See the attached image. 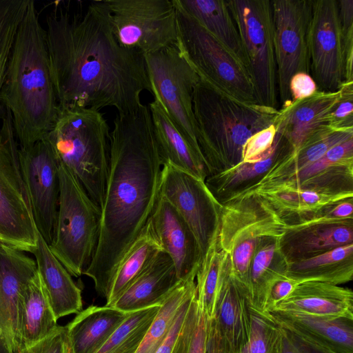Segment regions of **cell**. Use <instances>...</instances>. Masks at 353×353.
<instances>
[{
	"label": "cell",
	"instance_id": "6da1fadb",
	"mask_svg": "<svg viewBox=\"0 0 353 353\" xmlns=\"http://www.w3.org/2000/svg\"><path fill=\"white\" fill-rule=\"evenodd\" d=\"M49 65L59 108L78 106L119 114L137 109L152 92L144 55L117 41L103 1L83 14L60 12L46 17Z\"/></svg>",
	"mask_w": 353,
	"mask_h": 353
},
{
	"label": "cell",
	"instance_id": "7a4b0ae2",
	"mask_svg": "<svg viewBox=\"0 0 353 353\" xmlns=\"http://www.w3.org/2000/svg\"><path fill=\"white\" fill-rule=\"evenodd\" d=\"M110 133L109 170L97 248L83 274L108 298L121 259L146 226L160 196L163 163L150 110L117 114Z\"/></svg>",
	"mask_w": 353,
	"mask_h": 353
},
{
	"label": "cell",
	"instance_id": "3957f363",
	"mask_svg": "<svg viewBox=\"0 0 353 353\" xmlns=\"http://www.w3.org/2000/svg\"><path fill=\"white\" fill-rule=\"evenodd\" d=\"M1 101L9 112L19 149L45 139L59 114L46 31L32 0H28L15 36Z\"/></svg>",
	"mask_w": 353,
	"mask_h": 353
},
{
	"label": "cell",
	"instance_id": "277c9868",
	"mask_svg": "<svg viewBox=\"0 0 353 353\" xmlns=\"http://www.w3.org/2000/svg\"><path fill=\"white\" fill-rule=\"evenodd\" d=\"M192 103L198 142L210 176L240 163L247 141L276 124L280 115L277 108L239 101L200 78Z\"/></svg>",
	"mask_w": 353,
	"mask_h": 353
},
{
	"label": "cell",
	"instance_id": "5b68a950",
	"mask_svg": "<svg viewBox=\"0 0 353 353\" xmlns=\"http://www.w3.org/2000/svg\"><path fill=\"white\" fill-rule=\"evenodd\" d=\"M46 138L57 160L75 175L101 209L110 161V131L103 114L88 108H59Z\"/></svg>",
	"mask_w": 353,
	"mask_h": 353
},
{
	"label": "cell",
	"instance_id": "8992f818",
	"mask_svg": "<svg viewBox=\"0 0 353 353\" xmlns=\"http://www.w3.org/2000/svg\"><path fill=\"white\" fill-rule=\"evenodd\" d=\"M220 203L218 243L228 258L230 279L249 299L250 268L254 254L263 239L283 238L286 223L252 195H230Z\"/></svg>",
	"mask_w": 353,
	"mask_h": 353
},
{
	"label": "cell",
	"instance_id": "52a82bcc",
	"mask_svg": "<svg viewBox=\"0 0 353 353\" xmlns=\"http://www.w3.org/2000/svg\"><path fill=\"white\" fill-rule=\"evenodd\" d=\"M60 184L54 239L49 248L72 276L79 277L92 261L100 230L101 209L75 175L58 161Z\"/></svg>",
	"mask_w": 353,
	"mask_h": 353
},
{
	"label": "cell",
	"instance_id": "ba28073f",
	"mask_svg": "<svg viewBox=\"0 0 353 353\" xmlns=\"http://www.w3.org/2000/svg\"><path fill=\"white\" fill-rule=\"evenodd\" d=\"M174 6L176 45L199 78L239 101L259 103L254 83L243 61L197 21Z\"/></svg>",
	"mask_w": 353,
	"mask_h": 353
},
{
	"label": "cell",
	"instance_id": "9c48e42d",
	"mask_svg": "<svg viewBox=\"0 0 353 353\" xmlns=\"http://www.w3.org/2000/svg\"><path fill=\"white\" fill-rule=\"evenodd\" d=\"M241 39L244 63L259 103L276 108L277 79L272 2L227 1Z\"/></svg>",
	"mask_w": 353,
	"mask_h": 353
},
{
	"label": "cell",
	"instance_id": "30bf717a",
	"mask_svg": "<svg viewBox=\"0 0 353 353\" xmlns=\"http://www.w3.org/2000/svg\"><path fill=\"white\" fill-rule=\"evenodd\" d=\"M144 58L154 99L159 101L176 128L204 159L198 142L192 103L194 88L199 77L176 44L145 54Z\"/></svg>",
	"mask_w": 353,
	"mask_h": 353
},
{
	"label": "cell",
	"instance_id": "8fae6325",
	"mask_svg": "<svg viewBox=\"0 0 353 353\" xmlns=\"http://www.w3.org/2000/svg\"><path fill=\"white\" fill-rule=\"evenodd\" d=\"M119 43L143 55L177 43L173 0H103Z\"/></svg>",
	"mask_w": 353,
	"mask_h": 353
},
{
	"label": "cell",
	"instance_id": "7c38bea8",
	"mask_svg": "<svg viewBox=\"0 0 353 353\" xmlns=\"http://www.w3.org/2000/svg\"><path fill=\"white\" fill-rule=\"evenodd\" d=\"M276 79L282 107L292 101L289 82L293 75L310 74L308 28L312 0L271 1Z\"/></svg>",
	"mask_w": 353,
	"mask_h": 353
},
{
	"label": "cell",
	"instance_id": "4fadbf2b",
	"mask_svg": "<svg viewBox=\"0 0 353 353\" xmlns=\"http://www.w3.org/2000/svg\"><path fill=\"white\" fill-rule=\"evenodd\" d=\"M307 39L310 74L318 90H339L345 82V46L338 0L312 1Z\"/></svg>",
	"mask_w": 353,
	"mask_h": 353
},
{
	"label": "cell",
	"instance_id": "5bb4252c",
	"mask_svg": "<svg viewBox=\"0 0 353 353\" xmlns=\"http://www.w3.org/2000/svg\"><path fill=\"white\" fill-rule=\"evenodd\" d=\"M18 161L36 228L49 246L59 208L58 160L46 137L28 149H19Z\"/></svg>",
	"mask_w": 353,
	"mask_h": 353
},
{
	"label": "cell",
	"instance_id": "9a60e30c",
	"mask_svg": "<svg viewBox=\"0 0 353 353\" xmlns=\"http://www.w3.org/2000/svg\"><path fill=\"white\" fill-rule=\"evenodd\" d=\"M160 195L185 221L203 256L218 227L221 205L205 181L165 164L161 173Z\"/></svg>",
	"mask_w": 353,
	"mask_h": 353
},
{
	"label": "cell",
	"instance_id": "2e32d148",
	"mask_svg": "<svg viewBox=\"0 0 353 353\" xmlns=\"http://www.w3.org/2000/svg\"><path fill=\"white\" fill-rule=\"evenodd\" d=\"M18 150L0 140V241L32 253L37 230L19 168Z\"/></svg>",
	"mask_w": 353,
	"mask_h": 353
},
{
	"label": "cell",
	"instance_id": "e0dca14e",
	"mask_svg": "<svg viewBox=\"0 0 353 353\" xmlns=\"http://www.w3.org/2000/svg\"><path fill=\"white\" fill-rule=\"evenodd\" d=\"M254 196L266 203L286 224L312 218L325 209L352 200L353 191H330L299 185L290 179L258 181L234 194Z\"/></svg>",
	"mask_w": 353,
	"mask_h": 353
},
{
	"label": "cell",
	"instance_id": "ac0fdd59",
	"mask_svg": "<svg viewBox=\"0 0 353 353\" xmlns=\"http://www.w3.org/2000/svg\"><path fill=\"white\" fill-rule=\"evenodd\" d=\"M37 271L36 261L0 241V328L12 353L20 349L21 296Z\"/></svg>",
	"mask_w": 353,
	"mask_h": 353
},
{
	"label": "cell",
	"instance_id": "d6986e66",
	"mask_svg": "<svg viewBox=\"0 0 353 353\" xmlns=\"http://www.w3.org/2000/svg\"><path fill=\"white\" fill-rule=\"evenodd\" d=\"M148 225L172 259L179 279L196 276L203 259L201 250L185 221L161 195Z\"/></svg>",
	"mask_w": 353,
	"mask_h": 353
},
{
	"label": "cell",
	"instance_id": "ffe728a7",
	"mask_svg": "<svg viewBox=\"0 0 353 353\" xmlns=\"http://www.w3.org/2000/svg\"><path fill=\"white\" fill-rule=\"evenodd\" d=\"M276 323L332 353H353V319L293 311L269 312Z\"/></svg>",
	"mask_w": 353,
	"mask_h": 353
},
{
	"label": "cell",
	"instance_id": "44dd1931",
	"mask_svg": "<svg viewBox=\"0 0 353 353\" xmlns=\"http://www.w3.org/2000/svg\"><path fill=\"white\" fill-rule=\"evenodd\" d=\"M181 281L170 257L161 251L111 307L132 312L162 304Z\"/></svg>",
	"mask_w": 353,
	"mask_h": 353
},
{
	"label": "cell",
	"instance_id": "7402d4cb",
	"mask_svg": "<svg viewBox=\"0 0 353 353\" xmlns=\"http://www.w3.org/2000/svg\"><path fill=\"white\" fill-rule=\"evenodd\" d=\"M32 253L35 256L37 270L56 319L81 312L83 308L81 289L52 254L38 230L36 248Z\"/></svg>",
	"mask_w": 353,
	"mask_h": 353
},
{
	"label": "cell",
	"instance_id": "603a6c76",
	"mask_svg": "<svg viewBox=\"0 0 353 353\" xmlns=\"http://www.w3.org/2000/svg\"><path fill=\"white\" fill-rule=\"evenodd\" d=\"M274 310L353 319V292L351 289L330 283L303 282L272 311Z\"/></svg>",
	"mask_w": 353,
	"mask_h": 353
},
{
	"label": "cell",
	"instance_id": "cb8c5ba5",
	"mask_svg": "<svg viewBox=\"0 0 353 353\" xmlns=\"http://www.w3.org/2000/svg\"><path fill=\"white\" fill-rule=\"evenodd\" d=\"M148 106L163 165L170 164L205 181L210 172L204 159L176 128L159 101L154 99Z\"/></svg>",
	"mask_w": 353,
	"mask_h": 353
},
{
	"label": "cell",
	"instance_id": "d4e9b609",
	"mask_svg": "<svg viewBox=\"0 0 353 353\" xmlns=\"http://www.w3.org/2000/svg\"><path fill=\"white\" fill-rule=\"evenodd\" d=\"M339 96L340 90L333 92L318 90L279 110L283 135L294 152L314 130L329 124L330 112Z\"/></svg>",
	"mask_w": 353,
	"mask_h": 353
},
{
	"label": "cell",
	"instance_id": "484cf974",
	"mask_svg": "<svg viewBox=\"0 0 353 353\" xmlns=\"http://www.w3.org/2000/svg\"><path fill=\"white\" fill-rule=\"evenodd\" d=\"M130 314L106 305L82 310L65 325L72 352L97 353Z\"/></svg>",
	"mask_w": 353,
	"mask_h": 353
},
{
	"label": "cell",
	"instance_id": "4316f807",
	"mask_svg": "<svg viewBox=\"0 0 353 353\" xmlns=\"http://www.w3.org/2000/svg\"><path fill=\"white\" fill-rule=\"evenodd\" d=\"M250 307L248 296L230 279L227 272L221 281L211 319L234 352L248 340Z\"/></svg>",
	"mask_w": 353,
	"mask_h": 353
},
{
	"label": "cell",
	"instance_id": "83f0119b",
	"mask_svg": "<svg viewBox=\"0 0 353 353\" xmlns=\"http://www.w3.org/2000/svg\"><path fill=\"white\" fill-rule=\"evenodd\" d=\"M285 274L298 283L320 281L341 285L349 282L353 277V243L285 262Z\"/></svg>",
	"mask_w": 353,
	"mask_h": 353
},
{
	"label": "cell",
	"instance_id": "f1b7e54d",
	"mask_svg": "<svg viewBox=\"0 0 353 353\" xmlns=\"http://www.w3.org/2000/svg\"><path fill=\"white\" fill-rule=\"evenodd\" d=\"M57 325V319L37 270L26 286L21 299L19 316L20 349L31 346L46 338Z\"/></svg>",
	"mask_w": 353,
	"mask_h": 353
},
{
	"label": "cell",
	"instance_id": "f546056e",
	"mask_svg": "<svg viewBox=\"0 0 353 353\" xmlns=\"http://www.w3.org/2000/svg\"><path fill=\"white\" fill-rule=\"evenodd\" d=\"M350 243H353V224H323L285 234L280 251L289 262Z\"/></svg>",
	"mask_w": 353,
	"mask_h": 353
},
{
	"label": "cell",
	"instance_id": "4dcf8cb0",
	"mask_svg": "<svg viewBox=\"0 0 353 353\" xmlns=\"http://www.w3.org/2000/svg\"><path fill=\"white\" fill-rule=\"evenodd\" d=\"M173 1L183 11L197 21L245 64L240 36L227 1L173 0Z\"/></svg>",
	"mask_w": 353,
	"mask_h": 353
},
{
	"label": "cell",
	"instance_id": "1f68e13d",
	"mask_svg": "<svg viewBox=\"0 0 353 353\" xmlns=\"http://www.w3.org/2000/svg\"><path fill=\"white\" fill-rule=\"evenodd\" d=\"M161 251L162 249L147 223L119 263L114 273L105 305L111 307Z\"/></svg>",
	"mask_w": 353,
	"mask_h": 353
},
{
	"label": "cell",
	"instance_id": "d6a6232c",
	"mask_svg": "<svg viewBox=\"0 0 353 353\" xmlns=\"http://www.w3.org/2000/svg\"><path fill=\"white\" fill-rule=\"evenodd\" d=\"M219 225L197 270L195 281L197 299L207 317H213L218 292L228 272V258L218 243Z\"/></svg>",
	"mask_w": 353,
	"mask_h": 353
},
{
	"label": "cell",
	"instance_id": "836d02e7",
	"mask_svg": "<svg viewBox=\"0 0 353 353\" xmlns=\"http://www.w3.org/2000/svg\"><path fill=\"white\" fill-rule=\"evenodd\" d=\"M196 276L181 283L162 303L136 353H154L163 343L183 303L196 290Z\"/></svg>",
	"mask_w": 353,
	"mask_h": 353
},
{
	"label": "cell",
	"instance_id": "e575fe53",
	"mask_svg": "<svg viewBox=\"0 0 353 353\" xmlns=\"http://www.w3.org/2000/svg\"><path fill=\"white\" fill-rule=\"evenodd\" d=\"M277 128L279 134V141L276 148L269 156L256 163H240L208 176L205 179V183L211 192H215L221 194L260 175L265 174L288 143L283 135L279 119Z\"/></svg>",
	"mask_w": 353,
	"mask_h": 353
},
{
	"label": "cell",
	"instance_id": "d590c367",
	"mask_svg": "<svg viewBox=\"0 0 353 353\" xmlns=\"http://www.w3.org/2000/svg\"><path fill=\"white\" fill-rule=\"evenodd\" d=\"M161 306L131 312L97 353H136Z\"/></svg>",
	"mask_w": 353,
	"mask_h": 353
},
{
	"label": "cell",
	"instance_id": "8d00e7d4",
	"mask_svg": "<svg viewBox=\"0 0 353 353\" xmlns=\"http://www.w3.org/2000/svg\"><path fill=\"white\" fill-rule=\"evenodd\" d=\"M208 320L196 292L172 353H205Z\"/></svg>",
	"mask_w": 353,
	"mask_h": 353
},
{
	"label": "cell",
	"instance_id": "74e56055",
	"mask_svg": "<svg viewBox=\"0 0 353 353\" xmlns=\"http://www.w3.org/2000/svg\"><path fill=\"white\" fill-rule=\"evenodd\" d=\"M250 318L248 340L234 353H278L281 328L273 317L250 307Z\"/></svg>",
	"mask_w": 353,
	"mask_h": 353
},
{
	"label": "cell",
	"instance_id": "f35d334b",
	"mask_svg": "<svg viewBox=\"0 0 353 353\" xmlns=\"http://www.w3.org/2000/svg\"><path fill=\"white\" fill-rule=\"evenodd\" d=\"M28 0H0V102L8 59Z\"/></svg>",
	"mask_w": 353,
	"mask_h": 353
},
{
	"label": "cell",
	"instance_id": "ab89813d",
	"mask_svg": "<svg viewBox=\"0 0 353 353\" xmlns=\"http://www.w3.org/2000/svg\"><path fill=\"white\" fill-rule=\"evenodd\" d=\"M351 164H353V139L334 146L318 161L282 179L301 181L329 168Z\"/></svg>",
	"mask_w": 353,
	"mask_h": 353
},
{
	"label": "cell",
	"instance_id": "60d3db41",
	"mask_svg": "<svg viewBox=\"0 0 353 353\" xmlns=\"http://www.w3.org/2000/svg\"><path fill=\"white\" fill-rule=\"evenodd\" d=\"M279 137L277 123L254 134L243 146L241 163H256L269 156L276 148Z\"/></svg>",
	"mask_w": 353,
	"mask_h": 353
},
{
	"label": "cell",
	"instance_id": "b9f144b4",
	"mask_svg": "<svg viewBox=\"0 0 353 353\" xmlns=\"http://www.w3.org/2000/svg\"><path fill=\"white\" fill-rule=\"evenodd\" d=\"M328 125L336 129L353 130V82L344 83L341 87Z\"/></svg>",
	"mask_w": 353,
	"mask_h": 353
},
{
	"label": "cell",
	"instance_id": "7bdbcfd3",
	"mask_svg": "<svg viewBox=\"0 0 353 353\" xmlns=\"http://www.w3.org/2000/svg\"><path fill=\"white\" fill-rule=\"evenodd\" d=\"M16 353H72L65 326L57 327L46 338Z\"/></svg>",
	"mask_w": 353,
	"mask_h": 353
},
{
	"label": "cell",
	"instance_id": "ee69618b",
	"mask_svg": "<svg viewBox=\"0 0 353 353\" xmlns=\"http://www.w3.org/2000/svg\"><path fill=\"white\" fill-rule=\"evenodd\" d=\"M298 284L296 281L285 275L284 269L272 281L268 288L265 297V312L272 311Z\"/></svg>",
	"mask_w": 353,
	"mask_h": 353
},
{
	"label": "cell",
	"instance_id": "f6af8a7d",
	"mask_svg": "<svg viewBox=\"0 0 353 353\" xmlns=\"http://www.w3.org/2000/svg\"><path fill=\"white\" fill-rule=\"evenodd\" d=\"M281 328V340L278 353H332L300 337L295 333Z\"/></svg>",
	"mask_w": 353,
	"mask_h": 353
},
{
	"label": "cell",
	"instance_id": "bcb514c9",
	"mask_svg": "<svg viewBox=\"0 0 353 353\" xmlns=\"http://www.w3.org/2000/svg\"><path fill=\"white\" fill-rule=\"evenodd\" d=\"M318 90L315 81L310 74L307 73H296L292 77L289 82L292 101L309 97Z\"/></svg>",
	"mask_w": 353,
	"mask_h": 353
},
{
	"label": "cell",
	"instance_id": "7dc6e473",
	"mask_svg": "<svg viewBox=\"0 0 353 353\" xmlns=\"http://www.w3.org/2000/svg\"><path fill=\"white\" fill-rule=\"evenodd\" d=\"M196 293L186 299L181 305L167 336L154 353H172L178 335L183 325L191 301Z\"/></svg>",
	"mask_w": 353,
	"mask_h": 353
},
{
	"label": "cell",
	"instance_id": "c3c4849f",
	"mask_svg": "<svg viewBox=\"0 0 353 353\" xmlns=\"http://www.w3.org/2000/svg\"><path fill=\"white\" fill-rule=\"evenodd\" d=\"M338 6L345 46L353 45V0L338 1Z\"/></svg>",
	"mask_w": 353,
	"mask_h": 353
},
{
	"label": "cell",
	"instance_id": "681fc988",
	"mask_svg": "<svg viewBox=\"0 0 353 353\" xmlns=\"http://www.w3.org/2000/svg\"><path fill=\"white\" fill-rule=\"evenodd\" d=\"M205 353H234L233 350L219 332L213 320L210 319Z\"/></svg>",
	"mask_w": 353,
	"mask_h": 353
},
{
	"label": "cell",
	"instance_id": "f907efd6",
	"mask_svg": "<svg viewBox=\"0 0 353 353\" xmlns=\"http://www.w3.org/2000/svg\"><path fill=\"white\" fill-rule=\"evenodd\" d=\"M352 199L340 202L329 210V213L332 217L343 221H353Z\"/></svg>",
	"mask_w": 353,
	"mask_h": 353
}]
</instances>
